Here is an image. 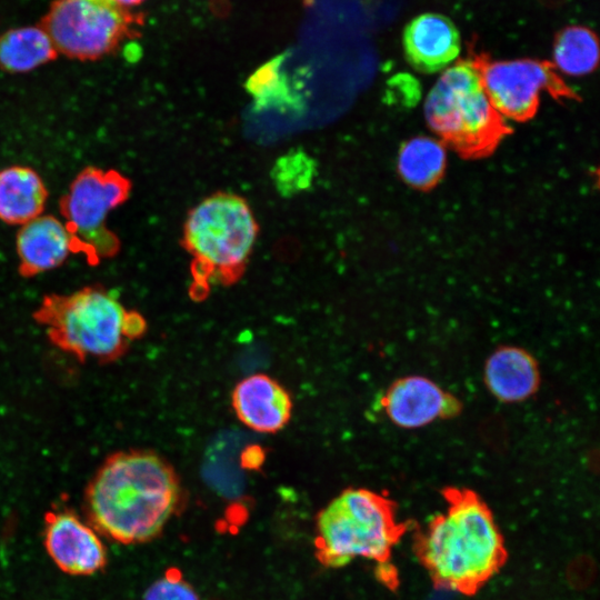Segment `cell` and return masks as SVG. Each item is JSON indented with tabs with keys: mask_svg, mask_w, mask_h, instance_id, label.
Wrapping results in <instances>:
<instances>
[{
	"mask_svg": "<svg viewBox=\"0 0 600 600\" xmlns=\"http://www.w3.org/2000/svg\"><path fill=\"white\" fill-rule=\"evenodd\" d=\"M181 486L171 464L148 450L119 451L107 458L86 490L93 527L123 544L158 537L181 503Z\"/></svg>",
	"mask_w": 600,
	"mask_h": 600,
	"instance_id": "cell-1",
	"label": "cell"
},
{
	"mask_svg": "<svg viewBox=\"0 0 600 600\" xmlns=\"http://www.w3.org/2000/svg\"><path fill=\"white\" fill-rule=\"evenodd\" d=\"M446 510L422 536L420 556L440 584L470 592L501 566L504 547L487 506L472 492L450 491Z\"/></svg>",
	"mask_w": 600,
	"mask_h": 600,
	"instance_id": "cell-2",
	"label": "cell"
},
{
	"mask_svg": "<svg viewBox=\"0 0 600 600\" xmlns=\"http://www.w3.org/2000/svg\"><path fill=\"white\" fill-rule=\"evenodd\" d=\"M36 317L59 348L97 360L118 358L146 328L141 316L126 310L110 291L97 287L50 296Z\"/></svg>",
	"mask_w": 600,
	"mask_h": 600,
	"instance_id": "cell-3",
	"label": "cell"
},
{
	"mask_svg": "<svg viewBox=\"0 0 600 600\" xmlns=\"http://www.w3.org/2000/svg\"><path fill=\"white\" fill-rule=\"evenodd\" d=\"M248 202L217 192L193 207L184 221L182 244L192 258L199 286L230 284L243 273L258 237Z\"/></svg>",
	"mask_w": 600,
	"mask_h": 600,
	"instance_id": "cell-4",
	"label": "cell"
},
{
	"mask_svg": "<svg viewBox=\"0 0 600 600\" xmlns=\"http://www.w3.org/2000/svg\"><path fill=\"white\" fill-rule=\"evenodd\" d=\"M316 529V556L328 568L356 559L383 562L400 534L391 503L363 488H350L333 498L318 513Z\"/></svg>",
	"mask_w": 600,
	"mask_h": 600,
	"instance_id": "cell-5",
	"label": "cell"
},
{
	"mask_svg": "<svg viewBox=\"0 0 600 600\" xmlns=\"http://www.w3.org/2000/svg\"><path fill=\"white\" fill-rule=\"evenodd\" d=\"M424 116L438 134L468 151L490 146L500 130L479 67L470 61L444 69L426 98Z\"/></svg>",
	"mask_w": 600,
	"mask_h": 600,
	"instance_id": "cell-6",
	"label": "cell"
},
{
	"mask_svg": "<svg viewBox=\"0 0 600 600\" xmlns=\"http://www.w3.org/2000/svg\"><path fill=\"white\" fill-rule=\"evenodd\" d=\"M130 191L129 179L112 169L88 167L76 176L60 207L77 251H84L91 260L119 251L120 241L107 220L112 210L128 200Z\"/></svg>",
	"mask_w": 600,
	"mask_h": 600,
	"instance_id": "cell-7",
	"label": "cell"
},
{
	"mask_svg": "<svg viewBox=\"0 0 600 600\" xmlns=\"http://www.w3.org/2000/svg\"><path fill=\"white\" fill-rule=\"evenodd\" d=\"M131 24L127 8L113 0H54L40 26L58 53L94 60L116 49Z\"/></svg>",
	"mask_w": 600,
	"mask_h": 600,
	"instance_id": "cell-8",
	"label": "cell"
},
{
	"mask_svg": "<svg viewBox=\"0 0 600 600\" xmlns=\"http://www.w3.org/2000/svg\"><path fill=\"white\" fill-rule=\"evenodd\" d=\"M483 89L498 114L512 119L529 117L540 94L556 83L548 63L520 59L479 67Z\"/></svg>",
	"mask_w": 600,
	"mask_h": 600,
	"instance_id": "cell-9",
	"label": "cell"
},
{
	"mask_svg": "<svg viewBox=\"0 0 600 600\" xmlns=\"http://www.w3.org/2000/svg\"><path fill=\"white\" fill-rule=\"evenodd\" d=\"M46 550L63 572L90 576L106 566V548L96 530L71 511L50 512L46 518Z\"/></svg>",
	"mask_w": 600,
	"mask_h": 600,
	"instance_id": "cell-10",
	"label": "cell"
},
{
	"mask_svg": "<svg viewBox=\"0 0 600 600\" xmlns=\"http://www.w3.org/2000/svg\"><path fill=\"white\" fill-rule=\"evenodd\" d=\"M391 422L418 429L458 411L457 400L432 380L411 376L394 381L381 399Z\"/></svg>",
	"mask_w": 600,
	"mask_h": 600,
	"instance_id": "cell-11",
	"label": "cell"
},
{
	"mask_svg": "<svg viewBox=\"0 0 600 600\" xmlns=\"http://www.w3.org/2000/svg\"><path fill=\"white\" fill-rule=\"evenodd\" d=\"M237 418L260 433L282 430L291 419L292 399L277 380L254 373L240 380L231 394Z\"/></svg>",
	"mask_w": 600,
	"mask_h": 600,
	"instance_id": "cell-12",
	"label": "cell"
},
{
	"mask_svg": "<svg viewBox=\"0 0 600 600\" xmlns=\"http://www.w3.org/2000/svg\"><path fill=\"white\" fill-rule=\"evenodd\" d=\"M16 251L20 272L33 277L60 267L77 246L62 219L42 213L19 227Z\"/></svg>",
	"mask_w": 600,
	"mask_h": 600,
	"instance_id": "cell-13",
	"label": "cell"
},
{
	"mask_svg": "<svg viewBox=\"0 0 600 600\" xmlns=\"http://www.w3.org/2000/svg\"><path fill=\"white\" fill-rule=\"evenodd\" d=\"M403 49L410 64L424 73L447 69L461 49L454 23L440 13H422L413 18L403 31Z\"/></svg>",
	"mask_w": 600,
	"mask_h": 600,
	"instance_id": "cell-14",
	"label": "cell"
},
{
	"mask_svg": "<svg viewBox=\"0 0 600 600\" xmlns=\"http://www.w3.org/2000/svg\"><path fill=\"white\" fill-rule=\"evenodd\" d=\"M484 382L490 392L503 402L523 401L538 389V366L526 350L502 347L487 359Z\"/></svg>",
	"mask_w": 600,
	"mask_h": 600,
	"instance_id": "cell-15",
	"label": "cell"
},
{
	"mask_svg": "<svg viewBox=\"0 0 600 600\" xmlns=\"http://www.w3.org/2000/svg\"><path fill=\"white\" fill-rule=\"evenodd\" d=\"M48 190L41 176L27 166L0 170V220L22 226L43 213Z\"/></svg>",
	"mask_w": 600,
	"mask_h": 600,
	"instance_id": "cell-16",
	"label": "cell"
},
{
	"mask_svg": "<svg viewBox=\"0 0 600 600\" xmlns=\"http://www.w3.org/2000/svg\"><path fill=\"white\" fill-rule=\"evenodd\" d=\"M58 52L41 26L22 27L0 36V67L12 73L29 72L57 57Z\"/></svg>",
	"mask_w": 600,
	"mask_h": 600,
	"instance_id": "cell-17",
	"label": "cell"
},
{
	"mask_svg": "<svg viewBox=\"0 0 600 600\" xmlns=\"http://www.w3.org/2000/svg\"><path fill=\"white\" fill-rule=\"evenodd\" d=\"M446 159V149L439 140L431 137H416L401 147L398 154V170L407 183L427 188L441 177Z\"/></svg>",
	"mask_w": 600,
	"mask_h": 600,
	"instance_id": "cell-18",
	"label": "cell"
},
{
	"mask_svg": "<svg viewBox=\"0 0 600 600\" xmlns=\"http://www.w3.org/2000/svg\"><path fill=\"white\" fill-rule=\"evenodd\" d=\"M553 60L564 74L578 77L590 73L599 60L597 36L582 26L562 29L556 37Z\"/></svg>",
	"mask_w": 600,
	"mask_h": 600,
	"instance_id": "cell-19",
	"label": "cell"
},
{
	"mask_svg": "<svg viewBox=\"0 0 600 600\" xmlns=\"http://www.w3.org/2000/svg\"><path fill=\"white\" fill-rule=\"evenodd\" d=\"M314 164L307 154L296 152L278 160L273 177L280 191L291 194L310 184Z\"/></svg>",
	"mask_w": 600,
	"mask_h": 600,
	"instance_id": "cell-20",
	"label": "cell"
},
{
	"mask_svg": "<svg viewBox=\"0 0 600 600\" xmlns=\"http://www.w3.org/2000/svg\"><path fill=\"white\" fill-rule=\"evenodd\" d=\"M142 600H200L192 586L179 573L168 572L154 581Z\"/></svg>",
	"mask_w": 600,
	"mask_h": 600,
	"instance_id": "cell-21",
	"label": "cell"
},
{
	"mask_svg": "<svg viewBox=\"0 0 600 600\" xmlns=\"http://www.w3.org/2000/svg\"><path fill=\"white\" fill-rule=\"evenodd\" d=\"M113 1L120 4L121 7L127 8V7L140 4L144 0H113Z\"/></svg>",
	"mask_w": 600,
	"mask_h": 600,
	"instance_id": "cell-22",
	"label": "cell"
}]
</instances>
